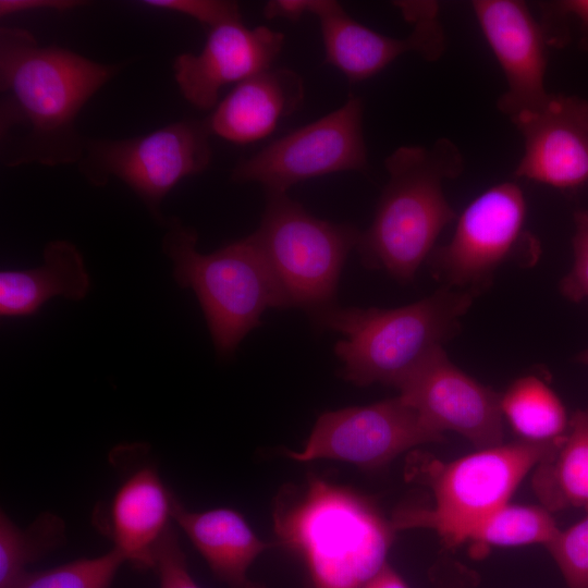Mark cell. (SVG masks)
Here are the masks:
<instances>
[{
	"mask_svg": "<svg viewBox=\"0 0 588 588\" xmlns=\"http://www.w3.org/2000/svg\"><path fill=\"white\" fill-rule=\"evenodd\" d=\"M120 69L70 49L40 46L23 28L0 29V143L5 167L79 162L76 119Z\"/></svg>",
	"mask_w": 588,
	"mask_h": 588,
	"instance_id": "obj_1",
	"label": "cell"
},
{
	"mask_svg": "<svg viewBox=\"0 0 588 588\" xmlns=\"http://www.w3.org/2000/svg\"><path fill=\"white\" fill-rule=\"evenodd\" d=\"M273 525L311 588H362L387 563L395 531L368 498L315 476L278 494Z\"/></svg>",
	"mask_w": 588,
	"mask_h": 588,
	"instance_id": "obj_2",
	"label": "cell"
},
{
	"mask_svg": "<svg viewBox=\"0 0 588 588\" xmlns=\"http://www.w3.org/2000/svg\"><path fill=\"white\" fill-rule=\"evenodd\" d=\"M464 161L446 138L431 147L401 146L385 159L389 180L371 224L357 244L362 264L396 281H413L440 233L456 219L443 182L460 175Z\"/></svg>",
	"mask_w": 588,
	"mask_h": 588,
	"instance_id": "obj_3",
	"label": "cell"
},
{
	"mask_svg": "<svg viewBox=\"0 0 588 588\" xmlns=\"http://www.w3.org/2000/svg\"><path fill=\"white\" fill-rule=\"evenodd\" d=\"M477 293L442 286L413 304L393 308L336 304L309 319L340 333L334 345L340 376L358 387H396L424 358L450 340Z\"/></svg>",
	"mask_w": 588,
	"mask_h": 588,
	"instance_id": "obj_4",
	"label": "cell"
},
{
	"mask_svg": "<svg viewBox=\"0 0 588 588\" xmlns=\"http://www.w3.org/2000/svg\"><path fill=\"white\" fill-rule=\"evenodd\" d=\"M166 226L162 250L173 262V278L197 296L218 355H233L266 310L289 308L255 232L201 254L193 228L176 217Z\"/></svg>",
	"mask_w": 588,
	"mask_h": 588,
	"instance_id": "obj_5",
	"label": "cell"
},
{
	"mask_svg": "<svg viewBox=\"0 0 588 588\" xmlns=\"http://www.w3.org/2000/svg\"><path fill=\"white\" fill-rule=\"evenodd\" d=\"M556 441L501 443L446 463L414 460L411 476L430 489L432 502L399 509L391 519L394 530L426 528L436 531L448 548L465 543L488 515L509 503L519 482Z\"/></svg>",
	"mask_w": 588,
	"mask_h": 588,
	"instance_id": "obj_6",
	"label": "cell"
},
{
	"mask_svg": "<svg viewBox=\"0 0 588 588\" xmlns=\"http://www.w3.org/2000/svg\"><path fill=\"white\" fill-rule=\"evenodd\" d=\"M360 232L316 218L287 193H267L255 234L287 301L308 317L335 306L340 277Z\"/></svg>",
	"mask_w": 588,
	"mask_h": 588,
	"instance_id": "obj_7",
	"label": "cell"
},
{
	"mask_svg": "<svg viewBox=\"0 0 588 588\" xmlns=\"http://www.w3.org/2000/svg\"><path fill=\"white\" fill-rule=\"evenodd\" d=\"M210 135L205 120L192 119L142 136L86 140L78 169L94 186H103L111 177L121 180L163 221L160 206L168 193L210 164Z\"/></svg>",
	"mask_w": 588,
	"mask_h": 588,
	"instance_id": "obj_8",
	"label": "cell"
},
{
	"mask_svg": "<svg viewBox=\"0 0 588 588\" xmlns=\"http://www.w3.org/2000/svg\"><path fill=\"white\" fill-rule=\"evenodd\" d=\"M526 200L514 182L495 184L473 199L460 216L451 241L427 259L444 285L478 293L497 269L524 252L538 249L525 230Z\"/></svg>",
	"mask_w": 588,
	"mask_h": 588,
	"instance_id": "obj_9",
	"label": "cell"
},
{
	"mask_svg": "<svg viewBox=\"0 0 588 588\" xmlns=\"http://www.w3.org/2000/svg\"><path fill=\"white\" fill-rule=\"evenodd\" d=\"M363 111L362 100L350 96L340 108L238 161L232 170V181L255 182L267 193L284 194L311 179L364 171L368 159Z\"/></svg>",
	"mask_w": 588,
	"mask_h": 588,
	"instance_id": "obj_10",
	"label": "cell"
},
{
	"mask_svg": "<svg viewBox=\"0 0 588 588\" xmlns=\"http://www.w3.org/2000/svg\"><path fill=\"white\" fill-rule=\"evenodd\" d=\"M442 441L396 396L322 413L303 449L284 454L296 462L334 460L377 469L417 445Z\"/></svg>",
	"mask_w": 588,
	"mask_h": 588,
	"instance_id": "obj_11",
	"label": "cell"
},
{
	"mask_svg": "<svg viewBox=\"0 0 588 588\" xmlns=\"http://www.w3.org/2000/svg\"><path fill=\"white\" fill-rule=\"evenodd\" d=\"M395 388L436 433L454 431L477 450L503 443L500 394L456 367L443 347L432 351Z\"/></svg>",
	"mask_w": 588,
	"mask_h": 588,
	"instance_id": "obj_12",
	"label": "cell"
},
{
	"mask_svg": "<svg viewBox=\"0 0 588 588\" xmlns=\"http://www.w3.org/2000/svg\"><path fill=\"white\" fill-rule=\"evenodd\" d=\"M413 30L403 38L385 36L353 20L336 2L330 0L318 16L326 62L351 82L370 78L408 52L426 60L440 58L445 37L434 2H399Z\"/></svg>",
	"mask_w": 588,
	"mask_h": 588,
	"instance_id": "obj_13",
	"label": "cell"
},
{
	"mask_svg": "<svg viewBox=\"0 0 588 588\" xmlns=\"http://www.w3.org/2000/svg\"><path fill=\"white\" fill-rule=\"evenodd\" d=\"M471 7L507 83L498 108L512 122L538 111L550 96L544 75L551 41L543 24L518 0H476Z\"/></svg>",
	"mask_w": 588,
	"mask_h": 588,
	"instance_id": "obj_14",
	"label": "cell"
},
{
	"mask_svg": "<svg viewBox=\"0 0 588 588\" xmlns=\"http://www.w3.org/2000/svg\"><path fill=\"white\" fill-rule=\"evenodd\" d=\"M284 44V35L267 26L247 27L242 20L208 30L198 53L179 54L173 62L177 87L199 110L213 109L220 90L272 68Z\"/></svg>",
	"mask_w": 588,
	"mask_h": 588,
	"instance_id": "obj_15",
	"label": "cell"
},
{
	"mask_svg": "<svg viewBox=\"0 0 588 588\" xmlns=\"http://www.w3.org/2000/svg\"><path fill=\"white\" fill-rule=\"evenodd\" d=\"M513 123L525 144L516 176L562 191L588 182V100L550 94L538 111Z\"/></svg>",
	"mask_w": 588,
	"mask_h": 588,
	"instance_id": "obj_16",
	"label": "cell"
},
{
	"mask_svg": "<svg viewBox=\"0 0 588 588\" xmlns=\"http://www.w3.org/2000/svg\"><path fill=\"white\" fill-rule=\"evenodd\" d=\"M304 93L296 72L270 68L236 84L205 121L211 135L238 145L255 143L301 106Z\"/></svg>",
	"mask_w": 588,
	"mask_h": 588,
	"instance_id": "obj_17",
	"label": "cell"
},
{
	"mask_svg": "<svg viewBox=\"0 0 588 588\" xmlns=\"http://www.w3.org/2000/svg\"><path fill=\"white\" fill-rule=\"evenodd\" d=\"M174 498L149 466L121 485L110 506L109 535L125 561L139 568L155 566V548L170 526Z\"/></svg>",
	"mask_w": 588,
	"mask_h": 588,
	"instance_id": "obj_18",
	"label": "cell"
},
{
	"mask_svg": "<svg viewBox=\"0 0 588 588\" xmlns=\"http://www.w3.org/2000/svg\"><path fill=\"white\" fill-rule=\"evenodd\" d=\"M172 518L229 588H264L248 577V571L269 544L257 537L242 514L225 507L191 512L174 498Z\"/></svg>",
	"mask_w": 588,
	"mask_h": 588,
	"instance_id": "obj_19",
	"label": "cell"
},
{
	"mask_svg": "<svg viewBox=\"0 0 588 588\" xmlns=\"http://www.w3.org/2000/svg\"><path fill=\"white\" fill-rule=\"evenodd\" d=\"M89 286V275L76 246L69 241H51L39 267L0 272V314L30 316L53 296L77 302L87 295Z\"/></svg>",
	"mask_w": 588,
	"mask_h": 588,
	"instance_id": "obj_20",
	"label": "cell"
},
{
	"mask_svg": "<svg viewBox=\"0 0 588 588\" xmlns=\"http://www.w3.org/2000/svg\"><path fill=\"white\" fill-rule=\"evenodd\" d=\"M532 490L551 513L588 511V411L571 418L567 431L534 467Z\"/></svg>",
	"mask_w": 588,
	"mask_h": 588,
	"instance_id": "obj_21",
	"label": "cell"
},
{
	"mask_svg": "<svg viewBox=\"0 0 588 588\" xmlns=\"http://www.w3.org/2000/svg\"><path fill=\"white\" fill-rule=\"evenodd\" d=\"M500 407L519 440L549 443L565 434L569 419L556 393L540 378L515 380L502 394Z\"/></svg>",
	"mask_w": 588,
	"mask_h": 588,
	"instance_id": "obj_22",
	"label": "cell"
},
{
	"mask_svg": "<svg viewBox=\"0 0 588 588\" xmlns=\"http://www.w3.org/2000/svg\"><path fill=\"white\" fill-rule=\"evenodd\" d=\"M559 530L552 513L542 505L506 503L488 515L466 542L479 555L490 547L547 546Z\"/></svg>",
	"mask_w": 588,
	"mask_h": 588,
	"instance_id": "obj_23",
	"label": "cell"
},
{
	"mask_svg": "<svg viewBox=\"0 0 588 588\" xmlns=\"http://www.w3.org/2000/svg\"><path fill=\"white\" fill-rule=\"evenodd\" d=\"M65 539L64 522L52 513L40 514L27 528H19L0 514V588H14L27 573L25 566L59 547Z\"/></svg>",
	"mask_w": 588,
	"mask_h": 588,
	"instance_id": "obj_24",
	"label": "cell"
},
{
	"mask_svg": "<svg viewBox=\"0 0 588 588\" xmlns=\"http://www.w3.org/2000/svg\"><path fill=\"white\" fill-rule=\"evenodd\" d=\"M123 562L124 555L113 548L101 556L26 573L14 588H109Z\"/></svg>",
	"mask_w": 588,
	"mask_h": 588,
	"instance_id": "obj_25",
	"label": "cell"
},
{
	"mask_svg": "<svg viewBox=\"0 0 588 588\" xmlns=\"http://www.w3.org/2000/svg\"><path fill=\"white\" fill-rule=\"evenodd\" d=\"M546 547L568 588H588V511L575 525L560 529Z\"/></svg>",
	"mask_w": 588,
	"mask_h": 588,
	"instance_id": "obj_26",
	"label": "cell"
},
{
	"mask_svg": "<svg viewBox=\"0 0 588 588\" xmlns=\"http://www.w3.org/2000/svg\"><path fill=\"white\" fill-rule=\"evenodd\" d=\"M154 560L160 588H200L188 571L185 554L172 526L158 541Z\"/></svg>",
	"mask_w": 588,
	"mask_h": 588,
	"instance_id": "obj_27",
	"label": "cell"
},
{
	"mask_svg": "<svg viewBox=\"0 0 588 588\" xmlns=\"http://www.w3.org/2000/svg\"><path fill=\"white\" fill-rule=\"evenodd\" d=\"M143 4L184 14L208 30L226 22L242 20L238 4L225 0H145Z\"/></svg>",
	"mask_w": 588,
	"mask_h": 588,
	"instance_id": "obj_28",
	"label": "cell"
},
{
	"mask_svg": "<svg viewBox=\"0 0 588 588\" xmlns=\"http://www.w3.org/2000/svg\"><path fill=\"white\" fill-rule=\"evenodd\" d=\"M574 265L561 282L562 293L574 302L588 298V210L575 212Z\"/></svg>",
	"mask_w": 588,
	"mask_h": 588,
	"instance_id": "obj_29",
	"label": "cell"
},
{
	"mask_svg": "<svg viewBox=\"0 0 588 588\" xmlns=\"http://www.w3.org/2000/svg\"><path fill=\"white\" fill-rule=\"evenodd\" d=\"M329 0H272L264 8L266 19L284 17L296 22L306 14L319 16Z\"/></svg>",
	"mask_w": 588,
	"mask_h": 588,
	"instance_id": "obj_30",
	"label": "cell"
},
{
	"mask_svg": "<svg viewBox=\"0 0 588 588\" xmlns=\"http://www.w3.org/2000/svg\"><path fill=\"white\" fill-rule=\"evenodd\" d=\"M84 2L77 0H1L0 15L30 11V10H57L59 12L68 11L82 5Z\"/></svg>",
	"mask_w": 588,
	"mask_h": 588,
	"instance_id": "obj_31",
	"label": "cell"
},
{
	"mask_svg": "<svg viewBox=\"0 0 588 588\" xmlns=\"http://www.w3.org/2000/svg\"><path fill=\"white\" fill-rule=\"evenodd\" d=\"M549 8L562 17L575 16L581 30L588 36V0H564L550 4Z\"/></svg>",
	"mask_w": 588,
	"mask_h": 588,
	"instance_id": "obj_32",
	"label": "cell"
},
{
	"mask_svg": "<svg viewBox=\"0 0 588 588\" xmlns=\"http://www.w3.org/2000/svg\"><path fill=\"white\" fill-rule=\"evenodd\" d=\"M362 588H409L401 575L387 562Z\"/></svg>",
	"mask_w": 588,
	"mask_h": 588,
	"instance_id": "obj_33",
	"label": "cell"
},
{
	"mask_svg": "<svg viewBox=\"0 0 588 588\" xmlns=\"http://www.w3.org/2000/svg\"><path fill=\"white\" fill-rule=\"evenodd\" d=\"M577 360L588 366V348L578 355Z\"/></svg>",
	"mask_w": 588,
	"mask_h": 588,
	"instance_id": "obj_34",
	"label": "cell"
}]
</instances>
